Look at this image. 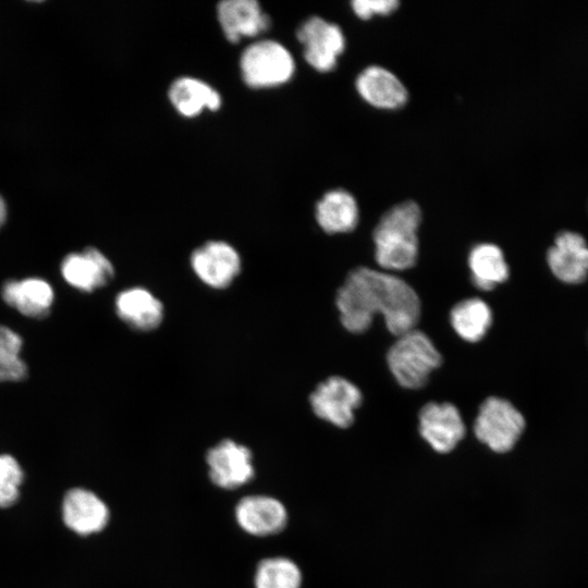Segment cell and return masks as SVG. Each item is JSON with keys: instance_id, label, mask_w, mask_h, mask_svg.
<instances>
[{"instance_id": "cell-7", "label": "cell", "mask_w": 588, "mask_h": 588, "mask_svg": "<svg viewBox=\"0 0 588 588\" xmlns=\"http://www.w3.org/2000/svg\"><path fill=\"white\" fill-rule=\"evenodd\" d=\"M362 401L359 389L340 376H332L320 382L309 396L314 414L340 428H347L353 424L354 411Z\"/></svg>"}, {"instance_id": "cell-4", "label": "cell", "mask_w": 588, "mask_h": 588, "mask_svg": "<svg viewBox=\"0 0 588 588\" xmlns=\"http://www.w3.org/2000/svg\"><path fill=\"white\" fill-rule=\"evenodd\" d=\"M240 72L244 83L252 88L277 87L292 78L295 62L290 50L281 42L260 39L242 51Z\"/></svg>"}, {"instance_id": "cell-25", "label": "cell", "mask_w": 588, "mask_h": 588, "mask_svg": "<svg viewBox=\"0 0 588 588\" xmlns=\"http://www.w3.org/2000/svg\"><path fill=\"white\" fill-rule=\"evenodd\" d=\"M23 479L19 462L9 454H0V507H9L17 501Z\"/></svg>"}, {"instance_id": "cell-11", "label": "cell", "mask_w": 588, "mask_h": 588, "mask_svg": "<svg viewBox=\"0 0 588 588\" xmlns=\"http://www.w3.org/2000/svg\"><path fill=\"white\" fill-rule=\"evenodd\" d=\"M235 519L247 534L266 537L284 529L287 524V511L283 503L273 497L253 494L237 502Z\"/></svg>"}, {"instance_id": "cell-15", "label": "cell", "mask_w": 588, "mask_h": 588, "mask_svg": "<svg viewBox=\"0 0 588 588\" xmlns=\"http://www.w3.org/2000/svg\"><path fill=\"white\" fill-rule=\"evenodd\" d=\"M61 271L69 284L84 292L105 286L114 274L111 261L95 247L69 254Z\"/></svg>"}, {"instance_id": "cell-8", "label": "cell", "mask_w": 588, "mask_h": 588, "mask_svg": "<svg viewBox=\"0 0 588 588\" xmlns=\"http://www.w3.org/2000/svg\"><path fill=\"white\" fill-rule=\"evenodd\" d=\"M296 37L304 47L306 62L319 72L333 70L345 47L340 26L320 16L304 21L296 30Z\"/></svg>"}, {"instance_id": "cell-22", "label": "cell", "mask_w": 588, "mask_h": 588, "mask_svg": "<svg viewBox=\"0 0 588 588\" xmlns=\"http://www.w3.org/2000/svg\"><path fill=\"white\" fill-rule=\"evenodd\" d=\"M454 331L465 341L481 340L492 322V314L482 299L474 297L457 303L450 313Z\"/></svg>"}, {"instance_id": "cell-20", "label": "cell", "mask_w": 588, "mask_h": 588, "mask_svg": "<svg viewBox=\"0 0 588 588\" xmlns=\"http://www.w3.org/2000/svg\"><path fill=\"white\" fill-rule=\"evenodd\" d=\"M316 221L329 234L346 233L358 222V206L354 196L345 189L327 192L316 205Z\"/></svg>"}, {"instance_id": "cell-18", "label": "cell", "mask_w": 588, "mask_h": 588, "mask_svg": "<svg viewBox=\"0 0 588 588\" xmlns=\"http://www.w3.org/2000/svg\"><path fill=\"white\" fill-rule=\"evenodd\" d=\"M168 98L176 112L185 118L197 117L205 110L217 111L222 103L217 89L192 76L175 78L168 89Z\"/></svg>"}, {"instance_id": "cell-14", "label": "cell", "mask_w": 588, "mask_h": 588, "mask_svg": "<svg viewBox=\"0 0 588 588\" xmlns=\"http://www.w3.org/2000/svg\"><path fill=\"white\" fill-rule=\"evenodd\" d=\"M114 306L119 318L136 331H154L164 318L162 302L143 286L121 291L115 297Z\"/></svg>"}, {"instance_id": "cell-9", "label": "cell", "mask_w": 588, "mask_h": 588, "mask_svg": "<svg viewBox=\"0 0 588 588\" xmlns=\"http://www.w3.org/2000/svg\"><path fill=\"white\" fill-rule=\"evenodd\" d=\"M210 480L222 489H237L255 475L253 454L244 444L224 439L206 454Z\"/></svg>"}, {"instance_id": "cell-17", "label": "cell", "mask_w": 588, "mask_h": 588, "mask_svg": "<svg viewBox=\"0 0 588 588\" xmlns=\"http://www.w3.org/2000/svg\"><path fill=\"white\" fill-rule=\"evenodd\" d=\"M548 264L554 275L566 283H580L588 275V246L575 232H562L548 252Z\"/></svg>"}, {"instance_id": "cell-12", "label": "cell", "mask_w": 588, "mask_h": 588, "mask_svg": "<svg viewBox=\"0 0 588 588\" xmlns=\"http://www.w3.org/2000/svg\"><path fill=\"white\" fill-rule=\"evenodd\" d=\"M107 504L93 491L85 488H72L62 501L64 524L81 536L101 531L109 522Z\"/></svg>"}, {"instance_id": "cell-1", "label": "cell", "mask_w": 588, "mask_h": 588, "mask_svg": "<svg viewBox=\"0 0 588 588\" xmlns=\"http://www.w3.org/2000/svg\"><path fill=\"white\" fill-rule=\"evenodd\" d=\"M336 307L343 327L352 333L368 330L377 313L388 330L400 336L415 329L420 302L414 289L390 273L366 267L352 270L336 293Z\"/></svg>"}, {"instance_id": "cell-23", "label": "cell", "mask_w": 588, "mask_h": 588, "mask_svg": "<svg viewBox=\"0 0 588 588\" xmlns=\"http://www.w3.org/2000/svg\"><path fill=\"white\" fill-rule=\"evenodd\" d=\"M254 584L255 588H301L302 573L287 558H267L258 563Z\"/></svg>"}, {"instance_id": "cell-27", "label": "cell", "mask_w": 588, "mask_h": 588, "mask_svg": "<svg viewBox=\"0 0 588 588\" xmlns=\"http://www.w3.org/2000/svg\"><path fill=\"white\" fill-rule=\"evenodd\" d=\"M7 217V208L3 198L0 196V226L3 224Z\"/></svg>"}, {"instance_id": "cell-19", "label": "cell", "mask_w": 588, "mask_h": 588, "mask_svg": "<svg viewBox=\"0 0 588 588\" xmlns=\"http://www.w3.org/2000/svg\"><path fill=\"white\" fill-rule=\"evenodd\" d=\"M2 297L24 316L44 318L53 303V291L42 279L11 280L3 285Z\"/></svg>"}, {"instance_id": "cell-10", "label": "cell", "mask_w": 588, "mask_h": 588, "mask_svg": "<svg viewBox=\"0 0 588 588\" xmlns=\"http://www.w3.org/2000/svg\"><path fill=\"white\" fill-rule=\"evenodd\" d=\"M418 417L421 437L439 453L452 451L465 436L462 416L451 403H427Z\"/></svg>"}, {"instance_id": "cell-3", "label": "cell", "mask_w": 588, "mask_h": 588, "mask_svg": "<svg viewBox=\"0 0 588 588\" xmlns=\"http://www.w3.org/2000/svg\"><path fill=\"white\" fill-rule=\"evenodd\" d=\"M388 366L397 383L406 389L424 387L442 356L420 330H409L394 342L387 354Z\"/></svg>"}, {"instance_id": "cell-2", "label": "cell", "mask_w": 588, "mask_h": 588, "mask_svg": "<svg viewBox=\"0 0 588 588\" xmlns=\"http://www.w3.org/2000/svg\"><path fill=\"white\" fill-rule=\"evenodd\" d=\"M421 221L419 206L413 200L400 203L383 213L373 230L377 264L387 270H406L417 261V231Z\"/></svg>"}, {"instance_id": "cell-13", "label": "cell", "mask_w": 588, "mask_h": 588, "mask_svg": "<svg viewBox=\"0 0 588 588\" xmlns=\"http://www.w3.org/2000/svg\"><path fill=\"white\" fill-rule=\"evenodd\" d=\"M217 19L225 38L237 42L255 37L270 26V17L256 0H223L217 5Z\"/></svg>"}, {"instance_id": "cell-6", "label": "cell", "mask_w": 588, "mask_h": 588, "mask_svg": "<svg viewBox=\"0 0 588 588\" xmlns=\"http://www.w3.org/2000/svg\"><path fill=\"white\" fill-rule=\"evenodd\" d=\"M196 278L206 286L229 287L242 270V258L236 248L221 240H210L196 247L189 257Z\"/></svg>"}, {"instance_id": "cell-16", "label": "cell", "mask_w": 588, "mask_h": 588, "mask_svg": "<svg viewBox=\"0 0 588 588\" xmlns=\"http://www.w3.org/2000/svg\"><path fill=\"white\" fill-rule=\"evenodd\" d=\"M355 86L366 102L379 109H399L408 98V93L399 77L379 65L364 69L358 74Z\"/></svg>"}, {"instance_id": "cell-21", "label": "cell", "mask_w": 588, "mask_h": 588, "mask_svg": "<svg viewBox=\"0 0 588 588\" xmlns=\"http://www.w3.org/2000/svg\"><path fill=\"white\" fill-rule=\"evenodd\" d=\"M473 284L481 291H490L509 277V267L502 250L494 244L474 246L468 256Z\"/></svg>"}, {"instance_id": "cell-26", "label": "cell", "mask_w": 588, "mask_h": 588, "mask_svg": "<svg viewBox=\"0 0 588 588\" xmlns=\"http://www.w3.org/2000/svg\"><path fill=\"white\" fill-rule=\"evenodd\" d=\"M354 13L362 20L372 15H388L397 9V0H354L351 3Z\"/></svg>"}, {"instance_id": "cell-5", "label": "cell", "mask_w": 588, "mask_h": 588, "mask_svg": "<svg viewBox=\"0 0 588 588\" xmlns=\"http://www.w3.org/2000/svg\"><path fill=\"white\" fill-rule=\"evenodd\" d=\"M525 428L523 415L509 401L490 396L479 407L474 424L476 438L497 453L513 449Z\"/></svg>"}, {"instance_id": "cell-24", "label": "cell", "mask_w": 588, "mask_h": 588, "mask_svg": "<svg viewBox=\"0 0 588 588\" xmlns=\"http://www.w3.org/2000/svg\"><path fill=\"white\" fill-rule=\"evenodd\" d=\"M21 348L20 335L0 326V381H16L26 376V365L20 357Z\"/></svg>"}]
</instances>
